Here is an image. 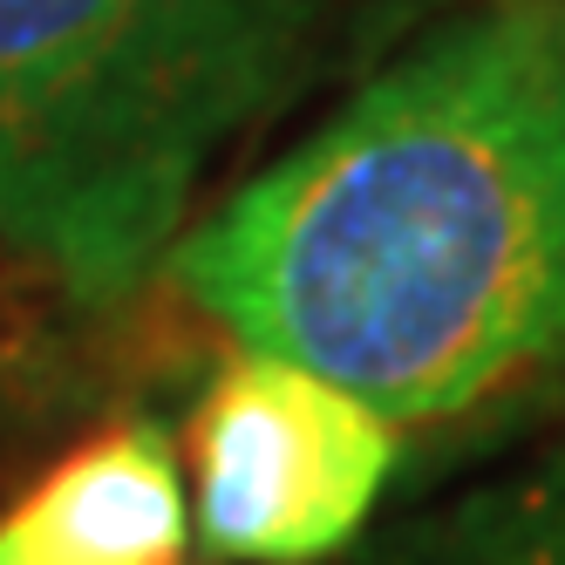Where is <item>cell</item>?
Wrapping results in <instances>:
<instances>
[{
    "label": "cell",
    "instance_id": "cell-3",
    "mask_svg": "<svg viewBox=\"0 0 565 565\" xmlns=\"http://www.w3.org/2000/svg\"><path fill=\"white\" fill-rule=\"evenodd\" d=\"M198 539L225 565H320L369 524L395 423L279 354H238L191 423Z\"/></svg>",
    "mask_w": 565,
    "mask_h": 565
},
{
    "label": "cell",
    "instance_id": "cell-5",
    "mask_svg": "<svg viewBox=\"0 0 565 565\" xmlns=\"http://www.w3.org/2000/svg\"><path fill=\"white\" fill-rule=\"evenodd\" d=\"M402 565H565V463L457 504Z\"/></svg>",
    "mask_w": 565,
    "mask_h": 565
},
{
    "label": "cell",
    "instance_id": "cell-2",
    "mask_svg": "<svg viewBox=\"0 0 565 565\" xmlns=\"http://www.w3.org/2000/svg\"><path fill=\"white\" fill-rule=\"evenodd\" d=\"M328 21L334 0H0V253L124 300Z\"/></svg>",
    "mask_w": 565,
    "mask_h": 565
},
{
    "label": "cell",
    "instance_id": "cell-1",
    "mask_svg": "<svg viewBox=\"0 0 565 565\" xmlns=\"http://www.w3.org/2000/svg\"><path fill=\"white\" fill-rule=\"evenodd\" d=\"M178 287L388 423L565 395V0H483L191 225Z\"/></svg>",
    "mask_w": 565,
    "mask_h": 565
},
{
    "label": "cell",
    "instance_id": "cell-4",
    "mask_svg": "<svg viewBox=\"0 0 565 565\" xmlns=\"http://www.w3.org/2000/svg\"><path fill=\"white\" fill-rule=\"evenodd\" d=\"M191 511L171 436L124 423L62 457L0 518V565H184Z\"/></svg>",
    "mask_w": 565,
    "mask_h": 565
}]
</instances>
